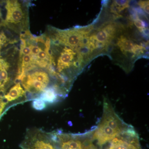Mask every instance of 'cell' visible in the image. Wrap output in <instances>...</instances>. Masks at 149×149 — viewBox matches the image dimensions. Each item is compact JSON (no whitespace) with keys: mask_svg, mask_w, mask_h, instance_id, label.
<instances>
[{"mask_svg":"<svg viewBox=\"0 0 149 149\" xmlns=\"http://www.w3.org/2000/svg\"><path fill=\"white\" fill-rule=\"evenodd\" d=\"M50 40L45 32L39 36L33 35L30 30L20 35L19 48V75L37 69L49 71L50 64Z\"/></svg>","mask_w":149,"mask_h":149,"instance_id":"1","label":"cell"},{"mask_svg":"<svg viewBox=\"0 0 149 149\" xmlns=\"http://www.w3.org/2000/svg\"><path fill=\"white\" fill-rule=\"evenodd\" d=\"M19 79L26 93L27 101L39 98L44 91L50 88L55 89L61 98H64L55 80L47 70H31L19 76Z\"/></svg>","mask_w":149,"mask_h":149,"instance_id":"2","label":"cell"},{"mask_svg":"<svg viewBox=\"0 0 149 149\" xmlns=\"http://www.w3.org/2000/svg\"><path fill=\"white\" fill-rule=\"evenodd\" d=\"M32 5L29 1H4L3 24L19 35L29 31V8Z\"/></svg>","mask_w":149,"mask_h":149,"instance_id":"3","label":"cell"},{"mask_svg":"<svg viewBox=\"0 0 149 149\" xmlns=\"http://www.w3.org/2000/svg\"><path fill=\"white\" fill-rule=\"evenodd\" d=\"M124 130V123L120 118L112 115H103L97 125L91 130V138L99 146H102L109 143Z\"/></svg>","mask_w":149,"mask_h":149,"instance_id":"4","label":"cell"},{"mask_svg":"<svg viewBox=\"0 0 149 149\" xmlns=\"http://www.w3.org/2000/svg\"><path fill=\"white\" fill-rule=\"evenodd\" d=\"M21 147L23 149H58L52 132L36 128L27 130Z\"/></svg>","mask_w":149,"mask_h":149,"instance_id":"5","label":"cell"},{"mask_svg":"<svg viewBox=\"0 0 149 149\" xmlns=\"http://www.w3.org/2000/svg\"><path fill=\"white\" fill-rule=\"evenodd\" d=\"M19 41L20 35L9 29L3 23L0 26V52Z\"/></svg>","mask_w":149,"mask_h":149,"instance_id":"6","label":"cell"},{"mask_svg":"<svg viewBox=\"0 0 149 149\" xmlns=\"http://www.w3.org/2000/svg\"><path fill=\"white\" fill-rule=\"evenodd\" d=\"M135 44L130 38H128L124 35H121L119 38H118V47L120 49L121 52L125 56H127L128 54H131L133 59L135 58L132 53V50Z\"/></svg>","mask_w":149,"mask_h":149,"instance_id":"7","label":"cell"},{"mask_svg":"<svg viewBox=\"0 0 149 149\" xmlns=\"http://www.w3.org/2000/svg\"><path fill=\"white\" fill-rule=\"evenodd\" d=\"M39 98L49 104H53L61 99L57 91L53 88H49L44 91Z\"/></svg>","mask_w":149,"mask_h":149,"instance_id":"8","label":"cell"},{"mask_svg":"<svg viewBox=\"0 0 149 149\" xmlns=\"http://www.w3.org/2000/svg\"><path fill=\"white\" fill-rule=\"evenodd\" d=\"M130 1H114L111 6V10L115 15L116 17H121L120 13L125 8L129 7Z\"/></svg>","mask_w":149,"mask_h":149,"instance_id":"9","label":"cell"},{"mask_svg":"<svg viewBox=\"0 0 149 149\" xmlns=\"http://www.w3.org/2000/svg\"><path fill=\"white\" fill-rule=\"evenodd\" d=\"M136 15H133V16H130V20H132V22H133L135 26L137 27L140 32H148V29L146 27L147 25L146 24V22L143 20L139 18L136 11Z\"/></svg>","mask_w":149,"mask_h":149,"instance_id":"10","label":"cell"},{"mask_svg":"<svg viewBox=\"0 0 149 149\" xmlns=\"http://www.w3.org/2000/svg\"><path fill=\"white\" fill-rule=\"evenodd\" d=\"M32 105L35 109L38 111L42 110L46 107V104L42 100L37 98L33 100Z\"/></svg>","mask_w":149,"mask_h":149,"instance_id":"11","label":"cell"},{"mask_svg":"<svg viewBox=\"0 0 149 149\" xmlns=\"http://www.w3.org/2000/svg\"><path fill=\"white\" fill-rule=\"evenodd\" d=\"M138 4L147 14H149V1H140Z\"/></svg>","mask_w":149,"mask_h":149,"instance_id":"12","label":"cell"},{"mask_svg":"<svg viewBox=\"0 0 149 149\" xmlns=\"http://www.w3.org/2000/svg\"><path fill=\"white\" fill-rule=\"evenodd\" d=\"M4 1H0V26L2 25L4 22Z\"/></svg>","mask_w":149,"mask_h":149,"instance_id":"13","label":"cell"}]
</instances>
